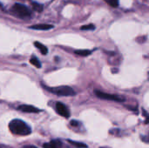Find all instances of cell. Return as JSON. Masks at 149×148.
<instances>
[{"label": "cell", "instance_id": "52a82bcc", "mask_svg": "<svg viewBox=\"0 0 149 148\" xmlns=\"http://www.w3.org/2000/svg\"><path fill=\"white\" fill-rule=\"evenodd\" d=\"M32 30H39V31H47L53 28V25L52 24H34L29 27Z\"/></svg>", "mask_w": 149, "mask_h": 148}, {"label": "cell", "instance_id": "9c48e42d", "mask_svg": "<svg viewBox=\"0 0 149 148\" xmlns=\"http://www.w3.org/2000/svg\"><path fill=\"white\" fill-rule=\"evenodd\" d=\"M34 45H35L36 48H38V49L40 51L41 54L46 55V54L48 53V49H47V47H46L45 45H44L43 44H41L40 42H38V41L34 42Z\"/></svg>", "mask_w": 149, "mask_h": 148}, {"label": "cell", "instance_id": "9a60e30c", "mask_svg": "<svg viewBox=\"0 0 149 148\" xmlns=\"http://www.w3.org/2000/svg\"><path fill=\"white\" fill-rule=\"evenodd\" d=\"M33 8L36 10H38V11H41L42 10V6L39 4V3H33Z\"/></svg>", "mask_w": 149, "mask_h": 148}, {"label": "cell", "instance_id": "7a4b0ae2", "mask_svg": "<svg viewBox=\"0 0 149 148\" xmlns=\"http://www.w3.org/2000/svg\"><path fill=\"white\" fill-rule=\"evenodd\" d=\"M45 87L50 92H52L57 96H60V97L74 96L76 94L74 90L69 86H59V87H46V86H45Z\"/></svg>", "mask_w": 149, "mask_h": 148}, {"label": "cell", "instance_id": "5b68a950", "mask_svg": "<svg viewBox=\"0 0 149 148\" xmlns=\"http://www.w3.org/2000/svg\"><path fill=\"white\" fill-rule=\"evenodd\" d=\"M56 112L58 113V114H59L60 116L64 117V118H69L71 113L70 111L68 109V107L64 105L61 102H57L56 103Z\"/></svg>", "mask_w": 149, "mask_h": 148}, {"label": "cell", "instance_id": "4fadbf2b", "mask_svg": "<svg viewBox=\"0 0 149 148\" xmlns=\"http://www.w3.org/2000/svg\"><path fill=\"white\" fill-rule=\"evenodd\" d=\"M82 31H90V30H94L95 29V25L93 24H87V25H83L81 28H80Z\"/></svg>", "mask_w": 149, "mask_h": 148}, {"label": "cell", "instance_id": "30bf717a", "mask_svg": "<svg viewBox=\"0 0 149 148\" xmlns=\"http://www.w3.org/2000/svg\"><path fill=\"white\" fill-rule=\"evenodd\" d=\"M75 53L77 55H79L82 57H86V56L90 55L92 53V51L89 50H78V51H75Z\"/></svg>", "mask_w": 149, "mask_h": 148}, {"label": "cell", "instance_id": "7c38bea8", "mask_svg": "<svg viewBox=\"0 0 149 148\" xmlns=\"http://www.w3.org/2000/svg\"><path fill=\"white\" fill-rule=\"evenodd\" d=\"M30 63L33 65L36 68H41V63L37 58H31L30 59Z\"/></svg>", "mask_w": 149, "mask_h": 148}, {"label": "cell", "instance_id": "ba28073f", "mask_svg": "<svg viewBox=\"0 0 149 148\" xmlns=\"http://www.w3.org/2000/svg\"><path fill=\"white\" fill-rule=\"evenodd\" d=\"M44 148H62V143L60 140H52L49 143H45L43 145Z\"/></svg>", "mask_w": 149, "mask_h": 148}, {"label": "cell", "instance_id": "3957f363", "mask_svg": "<svg viewBox=\"0 0 149 148\" xmlns=\"http://www.w3.org/2000/svg\"><path fill=\"white\" fill-rule=\"evenodd\" d=\"M12 10L15 14H17L21 17H27L31 15V10L26 6L21 3H15L12 6Z\"/></svg>", "mask_w": 149, "mask_h": 148}, {"label": "cell", "instance_id": "6da1fadb", "mask_svg": "<svg viewBox=\"0 0 149 148\" xmlns=\"http://www.w3.org/2000/svg\"><path fill=\"white\" fill-rule=\"evenodd\" d=\"M10 131L16 135L26 136L31 133V128L21 120H12L9 123Z\"/></svg>", "mask_w": 149, "mask_h": 148}, {"label": "cell", "instance_id": "ac0fdd59", "mask_svg": "<svg viewBox=\"0 0 149 148\" xmlns=\"http://www.w3.org/2000/svg\"><path fill=\"white\" fill-rule=\"evenodd\" d=\"M141 139H142V140H145L144 141H145L146 143H148V137H144V136H142V137H141Z\"/></svg>", "mask_w": 149, "mask_h": 148}, {"label": "cell", "instance_id": "5bb4252c", "mask_svg": "<svg viewBox=\"0 0 149 148\" xmlns=\"http://www.w3.org/2000/svg\"><path fill=\"white\" fill-rule=\"evenodd\" d=\"M110 6L117 7L119 5V0H105Z\"/></svg>", "mask_w": 149, "mask_h": 148}, {"label": "cell", "instance_id": "277c9868", "mask_svg": "<svg viewBox=\"0 0 149 148\" xmlns=\"http://www.w3.org/2000/svg\"><path fill=\"white\" fill-rule=\"evenodd\" d=\"M95 94L98 98H100L101 99H105V100H111V101H116V102L125 101V99L121 96H119V95L109 94V93H106V92H100V91H96Z\"/></svg>", "mask_w": 149, "mask_h": 148}, {"label": "cell", "instance_id": "8fae6325", "mask_svg": "<svg viewBox=\"0 0 149 148\" xmlns=\"http://www.w3.org/2000/svg\"><path fill=\"white\" fill-rule=\"evenodd\" d=\"M70 144H72V146H74L75 147L77 148H87V145L81 143V142H77V141H73V140H68Z\"/></svg>", "mask_w": 149, "mask_h": 148}, {"label": "cell", "instance_id": "e0dca14e", "mask_svg": "<svg viewBox=\"0 0 149 148\" xmlns=\"http://www.w3.org/2000/svg\"><path fill=\"white\" fill-rule=\"evenodd\" d=\"M22 148H38L37 147H35V146H24Z\"/></svg>", "mask_w": 149, "mask_h": 148}, {"label": "cell", "instance_id": "8992f818", "mask_svg": "<svg viewBox=\"0 0 149 148\" xmlns=\"http://www.w3.org/2000/svg\"><path fill=\"white\" fill-rule=\"evenodd\" d=\"M18 110L24 113H38L41 111L38 108L33 106H30V105H21L18 106Z\"/></svg>", "mask_w": 149, "mask_h": 148}, {"label": "cell", "instance_id": "2e32d148", "mask_svg": "<svg viewBox=\"0 0 149 148\" xmlns=\"http://www.w3.org/2000/svg\"><path fill=\"white\" fill-rule=\"evenodd\" d=\"M71 125H72V126H79V122L76 121V120H72V121H71Z\"/></svg>", "mask_w": 149, "mask_h": 148}, {"label": "cell", "instance_id": "d6986e66", "mask_svg": "<svg viewBox=\"0 0 149 148\" xmlns=\"http://www.w3.org/2000/svg\"><path fill=\"white\" fill-rule=\"evenodd\" d=\"M0 148H11L10 147H7V146H3V145H0Z\"/></svg>", "mask_w": 149, "mask_h": 148}]
</instances>
